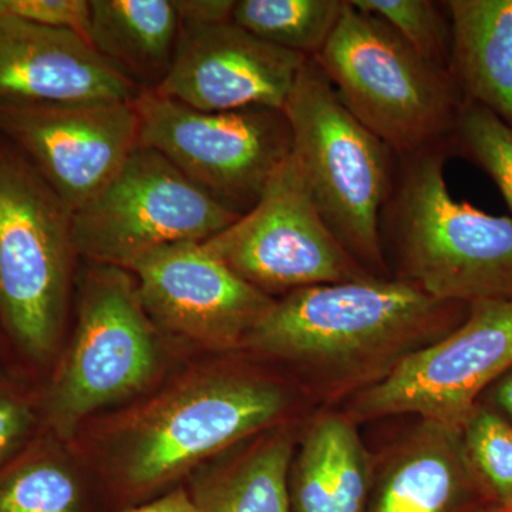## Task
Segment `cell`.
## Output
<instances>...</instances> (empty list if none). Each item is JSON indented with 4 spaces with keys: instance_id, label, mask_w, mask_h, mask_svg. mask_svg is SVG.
Instances as JSON below:
<instances>
[{
    "instance_id": "cell-1",
    "label": "cell",
    "mask_w": 512,
    "mask_h": 512,
    "mask_svg": "<svg viewBox=\"0 0 512 512\" xmlns=\"http://www.w3.org/2000/svg\"><path fill=\"white\" fill-rule=\"evenodd\" d=\"M463 305L440 302L397 278L298 289L275 301L244 346L289 360L328 382L383 379L436 342Z\"/></svg>"
},
{
    "instance_id": "cell-2",
    "label": "cell",
    "mask_w": 512,
    "mask_h": 512,
    "mask_svg": "<svg viewBox=\"0 0 512 512\" xmlns=\"http://www.w3.org/2000/svg\"><path fill=\"white\" fill-rule=\"evenodd\" d=\"M450 146L399 157L380 217L397 279L440 302L474 305L512 299V218L457 201L444 167Z\"/></svg>"
},
{
    "instance_id": "cell-3",
    "label": "cell",
    "mask_w": 512,
    "mask_h": 512,
    "mask_svg": "<svg viewBox=\"0 0 512 512\" xmlns=\"http://www.w3.org/2000/svg\"><path fill=\"white\" fill-rule=\"evenodd\" d=\"M284 113L292 156L320 217L367 272L386 278L380 217L399 157L353 116L313 59L303 64Z\"/></svg>"
},
{
    "instance_id": "cell-4",
    "label": "cell",
    "mask_w": 512,
    "mask_h": 512,
    "mask_svg": "<svg viewBox=\"0 0 512 512\" xmlns=\"http://www.w3.org/2000/svg\"><path fill=\"white\" fill-rule=\"evenodd\" d=\"M73 212L0 136V330L32 369L62 342L73 259Z\"/></svg>"
},
{
    "instance_id": "cell-5",
    "label": "cell",
    "mask_w": 512,
    "mask_h": 512,
    "mask_svg": "<svg viewBox=\"0 0 512 512\" xmlns=\"http://www.w3.org/2000/svg\"><path fill=\"white\" fill-rule=\"evenodd\" d=\"M313 60L353 116L397 157L450 146L463 104L453 76L417 55L383 20L345 0Z\"/></svg>"
},
{
    "instance_id": "cell-6",
    "label": "cell",
    "mask_w": 512,
    "mask_h": 512,
    "mask_svg": "<svg viewBox=\"0 0 512 512\" xmlns=\"http://www.w3.org/2000/svg\"><path fill=\"white\" fill-rule=\"evenodd\" d=\"M234 214L163 154L138 146L119 171L72 215L77 255L128 269L178 242H205L234 224Z\"/></svg>"
},
{
    "instance_id": "cell-7",
    "label": "cell",
    "mask_w": 512,
    "mask_h": 512,
    "mask_svg": "<svg viewBox=\"0 0 512 512\" xmlns=\"http://www.w3.org/2000/svg\"><path fill=\"white\" fill-rule=\"evenodd\" d=\"M140 146L150 147L237 215L247 214L292 156L284 110L201 111L143 92L133 101Z\"/></svg>"
},
{
    "instance_id": "cell-8",
    "label": "cell",
    "mask_w": 512,
    "mask_h": 512,
    "mask_svg": "<svg viewBox=\"0 0 512 512\" xmlns=\"http://www.w3.org/2000/svg\"><path fill=\"white\" fill-rule=\"evenodd\" d=\"M157 328L127 269L97 265L86 276L72 343L45 392L43 423L64 433L77 420L137 392L156 373Z\"/></svg>"
},
{
    "instance_id": "cell-9",
    "label": "cell",
    "mask_w": 512,
    "mask_h": 512,
    "mask_svg": "<svg viewBox=\"0 0 512 512\" xmlns=\"http://www.w3.org/2000/svg\"><path fill=\"white\" fill-rule=\"evenodd\" d=\"M202 244L269 296L375 276L330 232L293 156L252 210Z\"/></svg>"
},
{
    "instance_id": "cell-10",
    "label": "cell",
    "mask_w": 512,
    "mask_h": 512,
    "mask_svg": "<svg viewBox=\"0 0 512 512\" xmlns=\"http://www.w3.org/2000/svg\"><path fill=\"white\" fill-rule=\"evenodd\" d=\"M512 366V299L470 305L446 336L404 357L355 404L362 417L419 414L427 423L463 429L476 399Z\"/></svg>"
},
{
    "instance_id": "cell-11",
    "label": "cell",
    "mask_w": 512,
    "mask_h": 512,
    "mask_svg": "<svg viewBox=\"0 0 512 512\" xmlns=\"http://www.w3.org/2000/svg\"><path fill=\"white\" fill-rule=\"evenodd\" d=\"M284 409V393L258 380L214 377L191 384L138 423L127 448L126 480L138 490L167 483L268 426Z\"/></svg>"
},
{
    "instance_id": "cell-12",
    "label": "cell",
    "mask_w": 512,
    "mask_h": 512,
    "mask_svg": "<svg viewBox=\"0 0 512 512\" xmlns=\"http://www.w3.org/2000/svg\"><path fill=\"white\" fill-rule=\"evenodd\" d=\"M0 136L74 212L140 146L133 101L0 104Z\"/></svg>"
},
{
    "instance_id": "cell-13",
    "label": "cell",
    "mask_w": 512,
    "mask_h": 512,
    "mask_svg": "<svg viewBox=\"0 0 512 512\" xmlns=\"http://www.w3.org/2000/svg\"><path fill=\"white\" fill-rule=\"evenodd\" d=\"M156 328L212 348L244 345L275 299L212 255L202 242L154 249L127 269Z\"/></svg>"
},
{
    "instance_id": "cell-14",
    "label": "cell",
    "mask_w": 512,
    "mask_h": 512,
    "mask_svg": "<svg viewBox=\"0 0 512 512\" xmlns=\"http://www.w3.org/2000/svg\"><path fill=\"white\" fill-rule=\"evenodd\" d=\"M306 60L234 22L181 25L170 72L154 93L212 113L284 110Z\"/></svg>"
},
{
    "instance_id": "cell-15",
    "label": "cell",
    "mask_w": 512,
    "mask_h": 512,
    "mask_svg": "<svg viewBox=\"0 0 512 512\" xmlns=\"http://www.w3.org/2000/svg\"><path fill=\"white\" fill-rule=\"evenodd\" d=\"M141 93L77 33L0 16V104L134 101Z\"/></svg>"
},
{
    "instance_id": "cell-16",
    "label": "cell",
    "mask_w": 512,
    "mask_h": 512,
    "mask_svg": "<svg viewBox=\"0 0 512 512\" xmlns=\"http://www.w3.org/2000/svg\"><path fill=\"white\" fill-rule=\"evenodd\" d=\"M450 73L464 101L512 126V0H447Z\"/></svg>"
},
{
    "instance_id": "cell-17",
    "label": "cell",
    "mask_w": 512,
    "mask_h": 512,
    "mask_svg": "<svg viewBox=\"0 0 512 512\" xmlns=\"http://www.w3.org/2000/svg\"><path fill=\"white\" fill-rule=\"evenodd\" d=\"M180 30L173 0H90V45L143 92L170 72Z\"/></svg>"
},
{
    "instance_id": "cell-18",
    "label": "cell",
    "mask_w": 512,
    "mask_h": 512,
    "mask_svg": "<svg viewBox=\"0 0 512 512\" xmlns=\"http://www.w3.org/2000/svg\"><path fill=\"white\" fill-rule=\"evenodd\" d=\"M289 470L293 512H363L369 463L349 420L325 416L303 440Z\"/></svg>"
},
{
    "instance_id": "cell-19",
    "label": "cell",
    "mask_w": 512,
    "mask_h": 512,
    "mask_svg": "<svg viewBox=\"0 0 512 512\" xmlns=\"http://www.w3.org/2000/svg\"><path fill=\"white\" fill-rule=\"evenodd\" d=\"M461 430L427 423L393 461L375 512H446L468 474Z\"/></svg>"
},
{
    "instance_id": "cell-20",
    "label": "cell",
    "mask_w": 512,
    "mask_h": 512,
    "mask_svg": "<svg viewBox=\"0 0 512 512\" xmlns=\"http://www.w3.org/2000/svg\"><path fill=\"white\" fill-rule=\"evenodd\" d=\"M292 457L291 439L276 434L237 463L201 481L190 493L197 512H293Z\"/></svg>"
},
{
    "instance_id": "cell-21",
    "label": "cell",
    "mask_w": 512,
    "mask_h": 512,
    "mask_svg": "<svg viewBox=\"0 0 512 512\" xmlns=\"http://www.w3.org/2000/svg\"><path fill=\"white\" fill-rule=\"evenodd\" d=\"M343 9L345 0H235L232 22L271 45L313 59Z\"/></svg>"
},
{
    "instance_id": "cell-22",
    "label": "cell",
    "mask_w": 512,
    "mask_h": 512,
    "mask_svg": "<svg viewBox=\"0 0 512 512\" xmlns=\"http://www.w3.org/2000/svg\"><path fill=\"white\" fill-rule=\"evenodd\" d=\"M45 441L30 440L0 467V512H80L82 490Z\"/></svg>"
},
{
    "instance_id": "cell-23",
    "label": "cell",
    "mask_w": 512,
    "mask_h": 512,
    "mask_svg": "<svg viewBox=\"0 0 512 512\" xmlns=\"http://www.w3.org/2000/svg\"><path fill=\"white\" fill-rule=\"evenodd\" d=\"M451 156L466 158L497 185L512 211V126L471 101L461 104Z\"/></svg>"
},
{
    "instance_id": "cell-24",
    "label": "cell",
    "mask_w": 512,
    "mask_h": 512,
    "mask_svg": "<svg viewBox=\"0 0 512 512\" xmlns=\"http://www.w3.org/2000/svg\"><path fill=\"white\" fill-rule=\"evenodd\" d=\"M383 20L417 55L450 72L451 25L446 3L433 0H350Z\"/></svg>"
},
{
    "instance_id": "cell-25",
    "label": "cell",
    "mask_w": 512,
    "mask_h": 512,
    "mask_svg": "<svg viewBox=\"0 0 512 512\" xmlns=\"http://www.w3.org/2000/svg\"><path fill=\"white\" fill-rule=\"evenodd\" d=\"M463 444L470 466L512 508V427L497 414L474 410L464 424Z\"/></svg>"
},
{
    "instance_id": "cell-26",
    "label": "cell",
    "mask_w": 512,
    "mask_h": 512,
    "mask_svg": "<svg viewBox=\"0 0 512 512\" xmlns=\"http://www.w3.org/2000/svg\"><path fill=\"white\" fill-rule=\"evenodd\" d=\"M40 423V396L0 377V467L35 439Z\"/></svg>"
},
{
    "instance_id": "cell-27",
    "label": "cell",
    "mask_w": 512,
    "mask_h": 512,
    "mask_svg": "<svg viewBox=\"0 0 512 512\" xmlns=\"http://www.w3.org/2000/svg\"><path fill=\"white\" fill-rule=\"evenodd\" d=\"M6 15L49 28L70 30L89 40V0H3Z\"/></svg>"
},
{
    "instance_id": "cell-28",
    "label": "cell",
    "mask_w": 512,
    "mask_h": 512,
    "mask_svg": "<svg viewBox=\"0 0 512 512\" xmlns=\"http://www.w3.org/2000/svg\"><path fill=\"white\" fill-rule=\"evenodd\" d=\"M181 25L211 26L232 22L235 0H173Z\"/></svg>"
},
{
    "instance_id": "cell-29",
    "label": "cell",
    "mask_w": 512,
    "mask_h": 512,
    "mask_svg": "<svg viewBox=\"0 0 512 512\" xmlns=\"http://www.w3.org/2000/svg\"><path fill=\"white\" fill-rule=\"evenodd\" d=\"M128 512H197L191 494L184 488H177L151 503L141 505Z\"/></svg>"
},
{
    "instance_id": "cell-30",
    "label": "cell",
    "mask_w": 512,
    "mask_h": 512,
    "mask_svg": "<svg viewBox=\"0 0 512 512\" xmlns=\"http://www.w3.org/2000/svg\"><path fill=\"white\" fill-rule=\"evenodd\" d=\"M497 397L501 406L512 416V375L508 376L498 387Z\"/></svg>"
},
{
    "instance_id": "cell-31",
    "label": "cell",
    "mask_w": 512,
    "mask_h": 512,
    "mask_svg": "<svg viewBox=\"0 0 512 512\" xmlns=\"http://www.w3.org/2000/svg\"><path fill=\"white\" fill-rule=\"evenodd\" d=\"M5 5H3V0H0V16H5Z\"/></svg>"
},
{
    "instance_id": "cell-32",
    "label": "cell",
    "mask_w": 512,
    "mask_h": 512,
    "mask_svg": "<svg viewBox=\"0 0 512 512\" xmlns=\"http://www.w3.org/2000/svg\"><path fill=\"white\" fill-rule=\"evenodd\" d=\"M505 510H507V508H505ZM508 511L512 512V508H510V510H508Z\"/></svg>"
},
{
    "instance_id": "cell-33",
    "label": "cell",
    "mask_w": 512,
    "mask_h": 512,
    "mask_svg": "<svg viewBox=\"0 0 512 512\" xmlns=\"http://www.w3.org/2000/svg\"><path fill=\"white\" fill-rule=\"evenodd\" d=\"M504 512H510V511H508V510H504Z\"/></svg>"
}]
</instances>
